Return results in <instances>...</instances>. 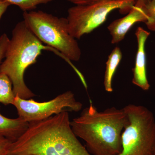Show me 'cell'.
<instances>
[{"instance_id":"cell-1","label":"cell","mask_w":155,"mask_h":155,"mask_svg":"<svg viewBox=\"0 0 155 155\" xmlns=\"http://www.w3.org/2000/svg\"><path fill=\"white\" fill-rule=\"evenodd\" d=\"M70 122L69 113L64 111L29 123L11 143L8 155H92L78 140Z\"/></svg>"},{"instance_id":"cell-2","label":"cell","mask_w":155,"mask_h":155,"mask_svg":"<svg viewBox=\"0 0 155 155\" xmlns=\"http://www.w3.org/2000/svg\"><path fill=\"white\" fill-rule=\"evenodd\" d=\"M129 123L123 108L112 107L99 112L90 101L70 124L92 155H117L122 150V132Z\"/></svg>"},{"instance_id":"cell-3","label":"cell","mask_w":155,"mask_h":155,"mask_svg":"<svg viewBox=\"0 0 155 155\" xmlns=\"http://www.w3.org/2000/svg\"><path fill=\"white\" fill-rule=\"evenodd\" d=\"M44 50L51 51L68 63L60 52L44 45L24 20L18 22L12 31L5 60L0 65V73L5 74L10 78L15 96L29 99L35 96L25 84L24 73L28 67L36 63Z\"/></svg>"},{"instance_id":"cell-4","label":"cell","mask_w":155,"mask_h":155,"mask_svg":"<svg viewBox=\"0 0 155 155\" xmlns=\"http://www.w3.org/2000/svg\"><path fill=\"white\" fill-rule=\"evenodd\" d=\"M23 20L31 31L43 43L63 55L86 85L83 75L71 61L80 60L81 51L75 38L69 33L67 18L59 17L41 11L24 12Z\"/></svg>"},{"instance_id":"cell-5","label":"cell","mask_w":155,"mask_h":155,"mask_svg":"<svg viewBox=\"0 0 155 155\" xmlns=\"http://www.w3.org/2000/svg\"><path fill=\"white\" fill-rule=\"evenodd\" d=\"M129 120L122 135V150L117 155H153L155 119L146 107L129 104L123 107Z\"/></svg>"},{"instance_id":"cell-6","label":"cell","mask_w":155,"mask_h":155,"mask_svg":"<svg viewBox=\"0 0 155 155\" xmlns=\"http://www.w3.org/2000/svg\"><path fill=\"white\" fill-rule=\"evenodd\" d=\"M137 0H101L96 2L75 5L68 10L67 20L69 33L79 39L102 25L112 11L119 10L121 14L129 13Z\"/></svg>"},{"instance_id":"cell-7","label":"cell","mask_w":155,"mask_h":155,"mask_svg":"<svg viewBox=\"0 0 155 155\" xmlns=\"http://www.w3.org/2000/svg\"><path fill=\"white\" fill-rule=\"evenodd\" d=\"M13 105L17 109L19 117L29 123L45 120L64 111L79 112L83 105L76 100L72 91H67L44 102L15 96Z\"/></svg>"},{"instance_id":"cell-8","label":"cell","mask_w":155,"mask_h":155,"mask_svg":"<svg viewBox=\"0 0 155 155\" xmlns=\"http://www.w3.org/2000/svg\"><path fill=\"white\" fill-rule=\"evenodd\" d=\"M150 32L142 27H139L135 32L137 42V50L135 65L133 69L132 82L143 90L147 91L150 88L147 74V59L145 45Z\"/></svg>"},{"instance_id":"cell-9","label":"cell","mask_w":155,"mask_h":155,"mask_svg":"<svg viewBox=\"0 0 155 155\" xmlns=\"http://www.w3.org/2000/svg\"><path fill=\"white\" fill-rule=\"evenodd\" d=\"M147 19L144 8H139L134 5L126 16L114 20L108 25L107 29L112 37V44L119 43L122 41L134 24L138 22L145 23Z\"/></svg>"},{"instance_id":"cell-10","label":"cell","mask_w":155,"mask_h":155,"mask_svg":"<svg viewBox=\"0 0 155 155\" xmlns=\"http://www.w3.org/2000/svg\"><path fill=\"white\" fill-rule=\"evenodd\" d=\"M29 123L18 117L10 119L0 113V135L5 137L11 141H16L28 128Z\"/></svg>"},{"instance_id":"cell-11","label":"cell","mask_w":155,"mask_h":155,"mask_svg":"<svg viewBox=\"0 0 155 155\" xmlns=\"http://www.w3.org/2000/svg\"><path fill=\"white\" fill-rule=\"evenodd\" d=\"M122 58V51L116 47L112 51L106 62L105 72L104 77V85L105 90L108 92L113 91L112 82L113 78Z\"/></svg>"},{"instance_id":"cell-12","label":"cell","mask_w":155,"mask_h":155,"mask_svg":"<svg viewBox=\"0 0 155 155\" xmlns=\"http://www.w3.org/2000/svg\"><path fill=\"white\" fill-rule=\"evenodd\" d=\"M15 96L12 82L5 74L0 73V103L5 105H13Z\"/></svg>"},{"instance_id":"cell-13","label":"cell","mask_w":155,"mask_h":155,"mask_svg":"<svg viewBox=\"0 0 155 155\" xmlns=\"http://www.w3.org/2000/svg\"><path fill=\"white\" fill-rule=\"evenodd\" d=\"M10 5H14L24 12L33 11L39 5L46 4L53 0H4Z\"/></svg>"},{"instance_id":"cell-14","label":"cell","mask_w":155,"mask_h":155,"mask_svg":"<svg viewBox=\"0 0 155 155\" xmlns=\"http://www.w3.org/2000/svg\"><path fill=\"white\" fill-rule=\"evenodd\" d=\"M144 8L148 16L146 25L150 30L155 31V0H150Z\"/></svg>"},{"instance_id":"cell-15","label":"cell","mask_w":155,"mask_h":155,"mask_svg":"<svg viewBox=\"0 0 155 155\" xmlns=\"http://www.w3.org/2000/svg\"><path fill=\"white\" fill-rule=\"evenodd\" d=\"M10 39L5 33L3 34L0 36V65L5 56L6 51Z\"/></svg>"},{"instance_id":"cell-16","label":"cell","mask_w":155,"mask_h":155,"mask_svg":"<svg viewBox=\"0 0 155 155\" xmlns=\"http://www.w3.org/2000/svg\"><path fill=\"white\" fill-rule=\"evenodd\" d=\"M13 142L5 137L0 135V155H8Z\"/></svg>"},{"instance_id":"cell-17","label":"cell","mask_w":155,"mask_h":155,"mask_svg":"<svg viewBox=\"0 0 155 155\" xmlns=\"http://www.w3.org/2000/svg\"><path fill=\"white\" fill-rule=\"evenodd\" d=\"M75 5H84L99 2L101 0H66Z\"/></svg>"},{"instance_id":"cell-18","label":"cell","mask_w":155,"mask_h":155,"mask_svg":"<svg viewBox=\"0 0 155 155\" xmlns=\"http://www.w3.org/2000/svg\"><path fill=\"white\" fill-rule=\"evenodd\" d=\"M10 5L9 3L4 0H0V19Z\"/></svg>"},{"instance_id":"cell-19","label":"cell","mask_w":155,"mask_h":155,"mask_svg":"<svg viewBox=\"0 0 155 155\" xmlns=\"http://www.w3.org/2000/svg\"><path fill=\"white\" fill-rule=\"evenodd\" d=\"M150 0H137L135 5L139 8H144Z\"/></svg>"},{"instance_id":"cell-20","label":"cell","mask_w":155,"mask_h":155,"mask_svg":"<svg viewBox=\"0 0 155 155\" xmlns=\"http://www.w3.org/2000/svg\"><path fill=\"white\" fill-rule=\"evenodd\" d=\"M153 155H155V140L153 150Z\"/></svg>"}]
</instances>
